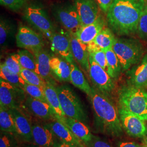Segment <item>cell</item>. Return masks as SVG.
<instances>
[{"label":"cell","instance_id":"cell-37","mask_svg":"<svg viewBox=\"0 0 147 147\" xmlns=\"http://www.w3.org/2000/svg\"><path fill=\"white\" fill-rule=\"evenodd\" d=\"M4 63L10 70L20 75L22 67L19 61L16 53L11 54L5 59Z\"/></svg>","mask_w":147,"mask_h":147},{"label":"cell","instance_id":"cell-4","mask_svg":"<svg viewBox=\"0 0 147 147\" xmlns=\"http://www.w3.org/2000/svg\"><path fill=\"white\" fill-rule=\"evenodd\" d=\"M112 49L120 61L123 71L138 63L144 53L142 42L131 38H117Z\"/></svg>","mask_w":147,"mask_h":147},{"label":"cell","instance_id":"cell-38","mask_svg":"<svg viewBox=\"0 0 147 147\" xmlns=\"http://www.w3.org/2000/svg\"><path fill=\"white\" fill-rule=\"evenodd\" d=\"M12 134L1 131L0 147H16L17 143Z\"/></svg>","mask_w":147,"mask_h":147},{"label":"cell","instance_id":"cell-32","mask_svg":"<svg viewBox=\"0 0 147 147\" xmlns=\"http://www.w3.org/2000/svg\"><path fill=\"white\" fill-rule=\"evenodd\" d=\"M20 76L28 84L36 85L42 89H44L46 86V81L39 75L33 71L22 68L21 69Z\"/></svg>","mask_w":147,"mask_h":147},{"label":"cell","instance_id":"cell-7","mask_svg":"<svg viewBox=\"0 0 147 147\" xmlns=\"http://www.w3.org/2000/svg\"><path fill=\"white\" fill-rule=\"evenodd\" d=\"M89 68L88 73L94 88L102 94L112 98L115 88V80L104 69L96 63L91 56L89 57Z\"/></svg>","mask_w":147,"mask_h":147},{"label":"cell","instance_id":"cell-34","mask_svg":"<svg viewBox=\"0 0 147 147\" xmlns=\"http://www.w3.org/2000/svg\"><path fill=\"white\" fill-rule=\"evenodd\" d=\"M23 89L27 94L32 98L47 102L45 98L44 89L36 85L28 84L26 82Z\"/></svg>","mask_w":147,"mask_h":147},{"label":"cell","instance_id":"cell-41","mask_svg":"<svg viewBox=\"0 0 147 147\" xmlns=\"http://www.w3.org/2000/svg\"><path fill=\"white\" fill-rule=\"evenodd\" d=\"M118 147H141L135 142L120 141L118 143Z\"/></svg>","mask_w":147,"mask_h":147},{"label":"cell","instance_id":"cell-45","mask_svg":"<svg viewBox=\"0 0 147 147\" xmlns=\"http://www.w3.org/2000/svg\"><path fill=\"white\" fill-rule=\"evenodd\" d=\"M146 1H147V0H146Z\"/></svg>","mask_w":147,"mask_h":147},{"label":"cell","instance_id":"cell-40","mask_svg":"<svg viewBox=\"0 0 147 147\" xmlns=\"http://www.w3.org/2000/svg\"><path fill=\"white\" fill-rule=\"evenodd\" d=\"M101 11L105 14H107L108 10L113 0H95Z\"/></svg>","mask_w":147,"mask_h":147},{"label":"cell","instance_id":"cell-28","mask_svg":"<svg viewBox=\"0 0 147 147\" xmlns=\"http://www.w3.org/2000/svg\"><path fill=\"white\" fill-rule=\"evenodd\" d=\"M0 78L11 84L22 89L26 84L25 80L19 74L10 70L4 62L1 63L0 65Z\"/></svg>","mask_w":147,"mask_h":147},{"label":"cell","instance_id":"cell-9","mask_svg":"<svg viewBox=\"0 0 147 147\" xmlns=\"http://www.w3.org/2000/svg\"><path fill=\"white\" fill-rule=\"evenodd\" d=\"M25 90L0 79V106L20 109L26 99Z\"/></svg>","mask_w":147,"mask_h":147},{"label":"cell","instance_id":"cell-19","mask_svg":"<svg viewBox=\"0 0 147 147\" xmlns=\"http://www.w3.org/2000/svg\"><path fill=\"white\" fill-rule=\"evenodd\" d=\"M55 135L47 125H32V140L39 147H53L56 141Z\"/></svg>","mask_w":147,"mask_h":147},{"label":"cell","instance_id":"cell-3","mask_svg":"<svg viewBox=\"0 0 147 147\" xmlns=\"http://www.w3.org/2000/svg\"><path fill=\"white\" fill-rule=\"evenodd\" d=\"M118 108L124 109L147 121V91L130 84H124L118 90Z\"/></svg>","mask_w":147,"mask_h":147},{"label":"cell","instance_id":"cell-8","mask_svg":"<svg viewBox=\"0 0 147 147\" xmlns=\"http://www.w3.org/2000/svg\"><path fill=\"white\" fill-rule=\"evenodd\" d=\"M53 14L57 20L70 34H74L82 27L78 11L74 5L64 4L54 7Z\"/></svg>","mask_w":147,"mask_h":147},{"label":"cell","instance_id":"cell-14","mask_svg":"<svg viewBox=\"0 0 147 147\" xmlns=\"http://www.w3.org/2000/svg\"><path fill=\"white\" fill-rule=\"evenodd\" d=\"M127 84L140 89L147 88V53L136 64L126 71Z\"/></svg>","mask_w":147,"mask_h":147},{"label":"cell","instance_id":"cell-42","mask_svg":"<svg viewBox=\"0 0 147 147\" xmlns=\"http://www.w3.org/2000/svg\"><path fill=\"white\" fill-rule=\"evenodd\" d=\"M53 147H74L65 142H63L61 140H59L58 141H55Z\"/></svg>","mask_w":147,"mask_h":147},{"label":"cell","instance_id":"cell-12","mask_svg":"<svg viewBox=\"0 0 147 147\" xmlns=\"http://www.w3.org/2000/svg\"><path fill=\"white\" fill-rule=\"evenodd\" d=\"M49 39L51 42L54 53L68 63H75V59L71 53L70 33L68 32L55 31Z\"/></svg>","mask_w":147,"mask_h":147},{"label":"cell","instance_id":"cell-18","mask_svg":"<svg viewBox=\"0 0 147 147\" xmlns=\"http://www.w3.org/2000/svg\"><path fill=\"white\" fill-rule=\"evenodd\" d=\"M70 36L71 53L74 58L82 68L88 73L89 68V55L87 45L81 42L74 34H70Z\"/></svg>","mask_w":147,"mask_h":147},{"label":"cell","instance_id":"cell-1","mask_svg":"<svg viewBox=\"0 0 147 147\" xmlns=\"http://www.w3.org/2000/svg\"><path fill=\"white\" fill-rule=\"evenodd\" d=\"M146 0H113L106 14L109 28L119 36L136 34Z\"/></svg>","mask_w":147,"mask_h":147},{"label":"cell","instance_id":"cell-5","mask_svg":"<svg viewBox=\"0 0 147 147\" xmlns=\"http://www.w3.org/2000/svg\"><path fill=\"white\" fill-rule=\"evenodd\" d=\"M57 90L62 109L66 117L86 123L87 117L78 95L66 85L57 87Z\"/></svg>","mask_w":147,"mask_h":147},{"label":"cell","instance_id":"cell-33","mask_svg":"<svg viewBox=\"0 0 147 147\" xmlns=\"http://www.w3.org/2000/svg\"><path fill=\"white\" fill-rule=\"evenodd\" d=\"M12 26L7 20L1 19L0 21V44L1 49L4 47L11 33Z\"/></svg>","mask_w":147,"mask_h":147},{"label":"cell","instance_id":"cell-23","mask_svg":"<svg viewBox=\"0 0 147 147\" xmlns=\"http://www.w3.org/2000/svg\"><path fill=\"white\" fill-rule=\"evenodd\" d=\"M37 61L38 74L46 82L54 84L50 68L51 56L47 50L42 49L33 53Z\"/></svg>","mask_w":147,"mask_h":147},{"label":"cell","instance_id":"cell-20","mask_svg":"<svg viewBox=\"0 0 147 147\" xmlns=\"http://www.w3.org/2000/svg\"><path fill=\"white\" fill-rule=\"evenodd\" d=\"M16 124V134L26 142L32 140V125L26 116L20 109H11Z\"/></svg>","mask_w":147,"mask_h":147},{"label":"cell","instance_id":"cell-22","mask_svg":"<svg viewBox=\"0 0 147 147\" xmlns=\"http://www.w3.org/2000/svg\"><path fill=\"white\" fill-rule=\"evenodd\" d=\"M50 68L53 76L60 82H70L71 67L70 63L62 57L53 56Z\"/></svg>","mask_w":147,"mask_h":147},{"label":"cell","instance_id":"cell-21","mask_svg":"<svg viewBox=\"0 0 147 147\" xmlns=\"http://www.w3.org/2000/svg\"><path fill=\"white\" fill-rule=\"evenodd\" d=\"M44 91L47 102L50 105L54 112L56 119L64 123L66 116L63 112L61 106L57 87L50 82H47Z\"/></svg>","mask_w":147,"mask_h":147},{"label":"cell","instance_id":"cell-43","mask_svg":"<svg viewBox=\"0 0 147 147\" xmlns=\"http://www.w3.org/2000/svg\"><path fill=\"white\" fill-rule=\"evenodd\" d=\"M143 143L145 146H147V137H145L143 140Z\"/></svg>","mask_w":147,"mask_h":147},{"label":"cell","instance_id":"cell-16","mask_svg":"<svg viewBox=\"0 0 147 147\" xmlns=\"http://www.w3.org/2000/svg\"><path fill=\"white\" fill-rule=\"evenodd\" d=\"M47 125L51 129L56 137L63 142L74 147H87L62 121L55 119Z\"/></svg>","mask_w":147,"mask_h":147},{"label":"cell","instance_id":"cell-11","mask_svg":"<svg viewBox=\"0 0 147 147\" xmlns=\"http://www.w3.org/2000/svg\"><path fill=\"white\" fill-rule=\"evenodd\" d=\"M118 110L122 127L128 135L138 138L147 136V126L145 121L124 109L118 108Z\"/></svg>","mask_w":147,"mask_h":147},{"label":"cell","instance_id":"cell-26","mask_svg":"<svg viewBox=\"0 0 147 147\" xmlns=\"http://www.w3.org/2000/svg\"><path fill=\"white\" fill-rule=\"evenodd\" d=\"M107 61V72L111 77L116 80L118 79L122 71L120 61L112 49L105 50Z\"/></svg>","mask_w":147,"mask_h":147},{"label":"cell","instance_id":"cell-36","mask_svg":"<svg viewBox=\"0 0 147 147\" xmlns=\"http://www.w3.org/2000/svg\"><path fill=\"white\" fill-rule=\"evenodd\" d=\"M30 0H0L1 5L14 11L24 9Z\"/></svg>","mask_w":147,"mask_h":147},{"label":"cell","instance_id":"cell-30","mask_svg":"<svg viewBox=\"0 0 147 147\" xmlns=\"http://www.w3.org/2000/svg\"><path fill=\"white\" fill-rule=\"evenodd\" d=\"M16 55L22 68L30 70L38 74L37 61L33 53L24 49L19 51Z\"/></svg>","mask_w":147,"mask_h":147},{"label":"cell","instance_id":"cell-39","mask_svg":"<svg viewBox=\"0 0 147 147\" xmlns=\"http://www.w3.org/2000/svg\"><path fill=\"white\" fill-rule=\"evenodd\" d=\"M87 147H113L109 142L101 139L99 137L93 135L91 142Z\"/></svg>","mask_w":147,"mask_h":147},{"label":"cell","instance_id":"cell-24","mask_svg":"<svg viewBox=\"0 0 147 147\" xmlns=\"http://www.w3.org/2000/svg\"><path fill=\"white\" fill-rule=\"evenodd\" d=\"M64 124L68 126L74 134L84 142L87 147L88 146L93 138V135L85 123L66 117Z\"/></svg>","mask_w":147,"mask_h":147},{"label":"cell","instance_id":"cell-44","mask_svg":"<svg viewBox=\"0 0 147 147\" xmlns=\"http://www.w3.org/2000/svg\"><path fill=\"white\" fill-rule=\"evenodd\" d=\"M147 147V146H145V145H144V146H143V147Z\"/></svg>","mask_w":147,"mask_h":147},{"label":"cell","instance_id":"cell-6","mask_svg":"<svg viewBox=\"0 0 147 147\" xmlns=\"http://www.w3.org/2000/svg\"><path fill=\"white\" fill-rule=\"evenodd\" d=\"M25 20L49 39L55 29L47 11L40 4L36 2L28 3L23 11Z\"/></svg>","mask_w":147,"mask_h":147},{"label":"cell","instance_id":"cell-29","mask_svg":"<svg viewBox=\"0 0 147 147\" xmlns=\"http://www.w3.org/2000/svg\"><path fill=\"white\" fill-rule=\"evenodd\" d=\"M0 127L1 131L16 133V124L11 109L0 107Z\"/></svg>","mask_w":147,"mask_h":147},{"label":"cell","instance_id":"cell-2","mask_svg":"<svg viewBox=\"0 0 147 147\" xmlns=\"http://www.w3.org/2000/svg\"><path fill=\"white\" fill-rule=\"evenodd\" d=\"M89 99L94 112L96 131L112 137L123 135L118 107L111 98L92 87Z\"/></svg>","mask_w":147,"mask_h":147},{"label":"cell","instance_id":"cell-25","mask_svg":"<svg viewBox=\"0 0 147 147\" xmlns=\"http://www.w3.org/2000/svg\"><path fill=\"white\" fill-rule=\"evenodd\" d=\"M70 65L71 67L70 82L89 96L92 93V87L89 85L83 73L75 63H70Z\"/></svg>","mask_w":147,"mask_h":147},{"label":"cell","instance_id":"cell-15","mask_svg":"<svg viewBox=\"0 0 147 147\" xmlns=\"http://www.w3.org/2000/svg\"><path fill=\"white\" fill-rule=\"evenodd\" d=\"M22 106L33 116L40 119H56L53 110L47 102L33 98L28 95L26 97Z\"/></svg>","mask_w":147,"mask_h":147},{"label":"cell","instance_id":"cell-17","mask_svg":"<svg viewBox=\"0 0 147 147\" xmlns=\"http://www.w3.org/2000/svg\"><path fill=\"white\" fill-rule=\"evenodd\" d=\"M106 24L104 16L101 15L93 23L82 27L75 36L81 42L87 45L94 40L95 37L105 27Z\"/></svg>","mask_w":147,"mask_h":147},{"label":"cell","instance_id":"cell-13","mask_svg":"<svg viewBox=\"0 0 147 147\" xmlns=\"http://www.w3.org/2000/svg\"><path fill=\"white\" fill-rule=\"evenodd\" d=\"M82 26L93 23L101 16L100 7L95 0H73Z\"/></svg>","mask_w":147,"mask_h":147},{"label":"cell","instance_id":"cell-35","mask_svg":"<svg viewBox=\"0 0 147 147\" xmlns=\"http://www.w3.org/2000/svg\"><path fill=\"white\" fill-rule=\"evenodd\" d=\"M136 34L141 40L147 42V3L138 22Z\"/></svg>","mask_w":147,"mask_h":147},{"label":"cell","instance_id":"cell-31","mask_svg":"<svg viewBox=\"0 0 147 147\" xmlns=\"http://www.w3.org/2000/svg\"><path fill=\"white\" fill-rule=\"evenodd\" d=\"M87 49L89 56L107 71V61L105 50L98 47L93 42L87 44Z\"/></svg>","mask_w":147,"mask_h":147},{"label":"cell","instance_id":"cell-27","mask_svg":"<svg viewBox=\"0 0 147 147\" xmlns=\"http://www.w3.org/2000/svg\"><path fill=\"white\" fill-rule=\"evenodd\" d=\"M116 39L115 33L109 27H104L95 37L93 42L105 51L112 48Z\"/></svg>","mask_w":147,"mask_h":147},{"label":"cell","instance_id":"cell-10","mask_svg":"<svg viewBox=\"0 0 147 147\" xmlns=\"http://www.w3.org/2000/svg\"><path fill=\"white\" fill-rule=\"evenodd\" d=\"M18 47L33 53L43 49L44 41L42 36L27 26L19 27L16 35Z\"/></svg>","mask_w":147,"mask_h":147}]
</instances>
